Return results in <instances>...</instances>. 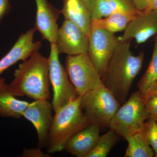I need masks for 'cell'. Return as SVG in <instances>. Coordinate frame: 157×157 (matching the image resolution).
<instances>
[{
    "label": "cell",
    "mask_w": 157,
    "mask_h": 157,
    "mask_svg": "<svg viewBox=\"0 0 157 157\" xmlns=\"http://www.w3.org/2000/svg\"><path fill=\"white\" fill-rule=\"evenodd\" d=\"M131 41L120 42L102 77L104 86L121 105L127 101L133 82L140 72L144 60L143 52L137 55L132 53Z\"/></svg>",
    "instance_id": "6da1fadb"
},
{
    "label": "cell",
    "mask_w": 157,
    "mask_h": 157,
    "mask_svg": "<svg viewBox=\"0 0 157 157\" xmlns=\"http://www.w3.org/2000/svg\"><path fill=\"white\" fill-rule=\"evenodd\" d=\"M39 50L23 61L14 73V78L6 90L15 97H27L35 100L50 98L48 59Z\"/></svg>",
    "instance_id": "7a4b0ae2"
},
{
    "label": "cell",
    "mask_w": 157,
    "mask_h": 157,
    "mask_svg": "<svg viewBox=\"0 0 157 157\" xmlns=\"http://www.w3.org/2000/svg\"><path fill=\"white\" fill-rule=\"evenodd\" d=\"M80 99L79 96L55 112L48 136V153L62 151L72 136L92 123L82 109Z\"/></svg>",
    "instance_id": "3957f363"
},
{
    "label": "cell",
    "mask_w": 157,
    "mask_h": 157,
    "mask_svg": "<svg viewBox=\"0 0 157 157\" xmlns=\"http://www.w3.org/2000/svg\"><path fill=\"white\" fill-rule=\"evenodd\" d=\"M149 118L145 101L139 90L132 94L121 105L109 124V128L125 138L140 132Z\"/></svg>",
    "instance_id": "277c9868"
},
{
    "label": "cell",
    "mask_w": 157,
    "mask_h": 157,
    "mask_svg": "<svg viewBox=\"0 0 157 157\" xmlns=\"http://www.w3.org/2000/svg\"><path fill=\"white\" fill-rule=\"evenodd\" d=\"M82 111L92 123L109 127L121 104L104 86L80 96Z\"/></svg>",
    "instance_id": "5b68a950"
},
{
    "label": "cell",
    "mask_w": 157,
    "mask_h": 157,
    "mask_svg": "<svg viewBox=\"0 0 157 157\" xmlns=\"http://www.w3.org/2000/svg\"><path fill=\"white\" fill-rule=\"evenodd\" d=\"M65 68L78 96L104 86L102 78L88 53L67 56Z\"/></svg>",
    "instance_id": "8992f818"
},
{
    "label": "cell",
    "mask_w": 157,
    "mask_h": 157,
    "mask_svg": "<svg viewBox=\"0 0 157 157\" xmlns=\"http://www.w3.org/2000/svg\"><path fill=\"white\" fill-rule=\"evenodd\" d=\"M51 44L48 58L50 84L53 90L52 104L54 112L72 100L79 97L70 81L66 68L62 65L54 43Z\"/></svg>",
    "instance_id": "52a82bcc"
},
{
    "label": "cell",
    "mask_w": 157,
    "mask_h": 157,
    "mask_svg": "<svg viewBox=\"0 0 157 157\" xmlns=\"http://www.w3.org/2000/svg\"><path fill=\"white\" fill-rule=\"evenodd\" d=\"M88 53L101 78L114 51L121 42L115 34L102 29H90Z\"/></svg>",
    "instance_id": "ba28073f"
},
{
    "label": "cell",
    "mask_w": 157,
    "mask_h": 157,
    "mask_svg": "<svg viewBox=\"0 0 157 157\" xmlns=\"http://www.w3.org/2000/svg\"><path fill=\"white\" fill-rule=\"evenodd\" d=\"M53 111V106L48 100H35L30 103L23 113L22 117L32 123L36 128L38 147L42 149L48 146Z\"/></svg>",
    "instance_id": "9c48e42d"
},
{
    "label": "cell",
    "mask_w": 157,
    "mask_h": 157,
    "mask_svg": "<svg viewBox=\"0 0 157 157\" xmlns=\"http://www.w3.org/2000/svg\"><path fill=\"white\" fill-rule=\"evenodd\" d=\"M54 43L59 54L75 56L88 51V36L79 27L67 20L58 29Z\"/></svg>",
    "instance_id": "30bf717a"
},
{
    "label": "cell",
    "mask_w": 157,
    "mask_h": 157,
    "mask_svg": "<svg viewBox=\"0 0 157 157\" xmlns=\"http://www.w3.org/2000/svg\"><path fill=\"white\" fill-rule=\"evenodd\" d=\"M36 31L32 28L21 34L9 52L0 59V76L17 62L25 60L41 48L42 44L40 41L34 42ZM7 85L5 79L0 78V90H6Z\"/></svg>",
    "instance_id": "8fae6325"
},
{
    "label": "cell",
    "mask_w": 157,
    "mask_h": 157,
    "mask_svg": "<svg viewBox=\"0 0 157 157\" xmlns=\"http://www.w3.org/2000/svg\"><path fill=\"white\" fill-rule=\"evenodd\" d=\"M157 35V10L138 11L120 37L121 42L135 39L142 44Z\"/></svg>",
    "instance_id": "7c38bea8"
},
{
    "label": "cell",
    "mask_w": 157,
    "mask_h": 157,
    "mask_svg": "<svg viewBox=\"0 0 157 157\" xmlns=\"http://www.w3.org/2000/svg\"><path fill=\"white\" fill-rule=\"evenodd\" d=\"M36 6V21L34 29L38 31L43 40L50 44L54 43L58 25V19L60 10L56 9L47 0H35Z\"/></svg>",
    "instance_id": "4fadbf2b"
},
{
    "label": "cell",
    "mask_w": 157,
    "mask_h": 157,
    "mask_svg": "<svg viewBox=\"0 0 157 157\" xmlns=\"http://www.w3.org/2000/svg\"><path fill=\"white\" fill-rule=\"evenodd\" d=\"M101 126L92 123L72 136L65 144L64 149L77 157H87L100 137Z\"/></svg>",
    "instance_id": "5bb4252c"
},
{
    "label": "cell",
    "mask_w": 157,
    "mask_h": 157,
    "mask_svg": "<svg viewBox=\"0 0 157 157\" xmlns=\"http://www.w3.org/2000/svg\"><path fill=\"white\" fill-rule=\"evenodd\" d=\"M60 11L65 20L76 24L88 36L92 20L91 13L81 0H63Z\"/></svg>",
    "instance_id": "9a60e30c"
},
{
    "label": "cell",
    "mask_w": 157,
    "mask_h": 157,
    "mask_svg": "<svg viewBox=\"0 0 157 157\" xmlns=\"http://www.w3.org/2000/svg\"><path fill=\"white\" fill-rule=\"evenodd\" d=\"M138 11L136 12H117L107 17L94 18L92 20L90 29H102L114 34L124 31Z\"/></svg>",
    "instance_id": "2e32d148"
},
{
    "label": "cell",
    "mask_w": 157,
    "mask_h": 157,
    "mask_svg": "<svg viewBox=\"0 0 157 157\" xmlns=\"http://www.w3.org/2000/svg\"><path fill=\"white\" fill-rule=\"evenodd\" d=\"M137 11L132 0H98L92 12V19L107 17L117 12Z\"/></svg>",
    "instance_id": "e0dca14e"
},
{
    "label": "cell",
    "mask_w": 157,
    "mask_h": 157,
    "mask_svg": "<svg viewBox=\"0 0 157 157\" xmlns=\"http://www.w3.org/2000/svg\"><path fill=\"white\" fill-rule=\"evenodd\" d=\"M29 102L16 98L7 90H0V116L20 118L28 107Z\"/></svg>",
    "instance_id": "ac0fdd59"
},
{
    "label": "cell",
    "mask_w": 157,
    "mask_h": 157,
    "mask_svg": "<svg viewBox=\"0 0 157 157\" xmlns=\"http://www.w3.org/2000/svg\"><path fill=\"white\" fill-rule=\"evenodd\" d=\"M125 139L128 141V147L125 157H155L154 151L140 132L129 136Z\"/></svg>",
    "instance_id": "d6986e66"
},
{
    "label": "cell",
    "mask_w": 157,
    "mask_h": 157,
    "mask_svg": "<svg viewBox=\"0 0 157 157\" xmlns=\"http://www.w3.org/2000/svg\"><path fill=\"white\" fill-rule=\"evenodd\" d=\"M157 81V36L155 38L154 45L150 62L146 72L138 82V90L143 98Z\"/></svg>",
    "instance_id": "ffe728a7"
},
{
    "label": "cell",
    "mask_w": 157,
    "mask_h": 157,
    "mask_svg": "<svg viewBox=\"0 0 157 157\" xmlns=\"http://www.w3.org/2000/svg\"><path fill=\"white\" fill-rule=\"evenodd\" d=\"M119 135L109 129L107 133L100 136L95 146L87 157H106L118 141Z\"/></svg>",
    "instance_id": "44dd1931"
},
{
    "label": "cell",
    "mask_w": 157,
    "mask_h": 157,
    "mask_svg": "<svg viewBox=\"0 0 157 157\" xmlns=\"http://www.w3.org/2000/svg\"><path fill=\"white\" fill-rule=\"evenodd\" d=\"M140 132L147 142L151 146L155 155L157 154V121L149 118L144 123Z\"/></svg>",
    "instance_id": "7402d4cb"
},
{
    "label": "cell",
    "mask_w": 157,
    "mask_h": 157,
    "mask_svg": "<svg viewBox=\"0 0 157 157\" xmlns=\"http://www.w3.org/2000/svg\"><path fill=\"white\" fill-rule=\"evenodd\" d=\"M144 100L149 118L157 121V94L149 96Z\"/></svg>",
    "instance_id": "603a6c76"
},
{
    "label": "cell",
    "mask_w": 157,
    "mask_h": 157,
    "mask_svg": "<svg viewBox=\"0 0 157 157\" xmlns=\"http://www.w3.org/2000/svg\"><path fill=\"white\" fill-rule=\"evenodd\" d=\"M50 154L44 153L42 148L38 147L37 148L24 149L21 157H50Z\"/></svg>",
    "instance_id": "cb8c5ba5"
},
{
    "label": "cell",
    "mask_w": 157,
    "mask_h": 157,
    "mask_svg": "<svg viewBox=\"0 0 157 157\" xmlns=\"http://www.w3.org/2000/svg\"><path fill=\"white\" fill-rule=\"evenodd\" d=\"M11 9L9 0H0V26L4 17L9 15Z\"/></svg>",
    "instance_id": "d4e9b609"
},
{
    "label": "cell",
    "mask_w": 157,
    "mask_h": 157,
    "mask_svg": "<svg viewBox=\"0 0 157 157\" xmlns=\"http://www.w3.org/2000/svg\"><path fill=\"white\" fill-rule=\"evenodd\" d=\"M137 10L143 11L146 9L148 6L149 0H132Z\"/></svg>",
    "instance_id": "484cf974"
},
{
    "label": "cell",
    "mask_w": 157,
    "mask_h": 157,
    "mask_svg": "<svg viewBox=\"0 0 157 157\" xmlns=\"http://www.w3.org/2000/svg\"><path fill=\"white\" fill-rule=\"evenodd\" d=\"M86 8L92 13L98 0H81Z\"/></svg>",
    "instance_id": "4316f807"
},
{
    "label": "cell",
    "mask_w": 157,
    "mask_h": 157,
    "mask_svg": "<svg viewBox=\"0 0 157 157\" xmlns=\"http://www.w3.org/2000/svg\"><path fill=\"white\" fill-rule=\"evenodd\" d=\"M157 10V0H149L148 5L144 11H149Z\"/></svg>",
    "instance_id": "83f0119b"
},
{
    "label": "cell",
    "mask_w": 157,
    "mask_h": 157,
    "mask_svg": "<svg viewBox=\"0 0 157 157\" xmlns=\"http://www.w3.org/2000/svg\"><path fill=\"white\" fill-rule=\"evenodd\" d=\"M157 94V81L154 85L152 87L151 89L149 91L146 95L145 96L144 99H145V98H147L149 96Z\"/></svg>",
    "instance_id": "f1b7e54d"
},
{
    "label": "cell",
    "mask_w": 157,
    "mask_h": 157,
    "mask_svg": "<svg viewBox=\"0 0 157 157\" xmlns=\"http://www.w3.org/2000/svg\"><path fill=\"white\" fill-rule=\"evenodd\" d=\"M155 157H157V154L156 155H155Z\"/></svg>",
    "instance_id": "f546056e"
}]
</instances>
